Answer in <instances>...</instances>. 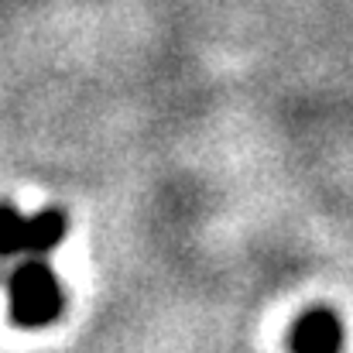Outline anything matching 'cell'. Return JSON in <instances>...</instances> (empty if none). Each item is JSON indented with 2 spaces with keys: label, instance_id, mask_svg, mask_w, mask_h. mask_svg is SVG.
I'll return each instance as SVG.
<instances>
[{
  "label": "cell",
  "instance_id": "cell-1",
  "mask_svg": "<svg viewBox=\"0 0 353 353\" xmlns=\"http://www.w3.org/2000/svg\"><path fill=\"white\" fill-rule=\"evenodd\" d=\"M10 312L21 326H45L62 312V288L41 257L24 261L10 278Z\"/></svg>",
  "mask_w": 353,
  "mask_h": 353
},
{
  "label": "cell",
  "instance_id": "cell-2",
  "mask_svg": "<svg viewBox=\"0 0 353 353\" xmlns=\"http://www.w3.org/2000/svg\"><path fill=\"white\" fill-rule=\"evenodd\" d=\"M336 343H340L336 319L316 312V316H305L299 323V333H295V350L299 353H336Z\"/></svg>",
  "mask_w": 353,
  "mask_h": 353
},
{
  "label": "cell",
  "instance_id": "cell-3",
  "mask_svg": "<svg viewBox=\"0 0 353 353\" xmlns=\"http://www.w3.org/2000/svg\"><path fill=\"white\" fill-rule=\"evenodd\" d=\"M62 236H65V216L59 210H45L28 220V254L45 257L48 250L62 243Z\"/></svg>",
  "mask_w": 353,
  "mask_h": 353
},
{
  "label": "cell",
  "instance_id": "cell-4",
  "mask_svg": "<svg viewBox=\"0 0 353 353\" xmlns=\"http://www.w3.org/2000/svg\"><path fill=\"white\" fill-rule=\"evenodd\" d=\"M28 254V216L14 206H0V257Z\"/></svg>",
  "mask_w": 353,
  "mask_h": 353
}]
</instances>
